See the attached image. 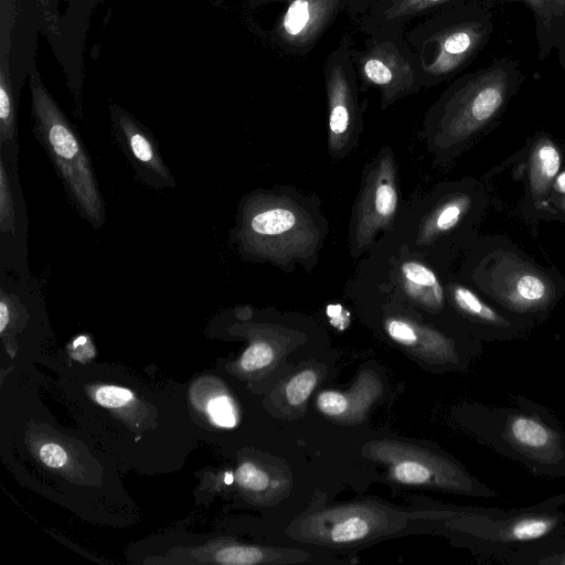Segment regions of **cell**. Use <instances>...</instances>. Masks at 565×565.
<instances>
[{
  "label": "cell",
  "mask_w": 565,
  "mask_h": 565,
  "mask_svg": "<svg viewBox=\"0 0 565 565\" xmlns=\"http://www.w3.org/2000/svg\"><path fill=\"white\" fill-rule=\"evenodd\" d=\"M231 237L244 258L288 268L296 263L311 267L324 233L320 217L299 200L255 191L238 204Z\"/></svg>",
  "instance_id": "1"
},
{
  "label": "cell",
  "mask_w": 565,
  "mask_h": 565,
  "mask_svg": "<svg viewBox=\"0 0 565 565\" xmlns=\"http://www.w3.org/2000/svg\"><path fill=\"white\" fill-rule=\"evenodd\" d=\"M471 430L480 443L546 479L565 477V429L555 414L524 395L504 406L478 404Z\"/></svg>",
  "instance_id": "2"
},
{
  "label": "cell",
  "mask_w": 565,
  "mask_h": 565,
  "mask_svg": "<svg viewBox=\"0 0 565 565\" xmlns=\"http://www.w3.org/2000/svg\"><path fill=\"white\" fill-rule=\"evenodd\" d=\"M30 87L33 134L79 216L100 228L106 222V205L87 149L36 74L31 76Z\"/></svg>",
  "instance_id": "3"
},
{
  "label": "cell",
  "mask_w": 565,
  "mask_h": 565,
  "mask_svg": "<svg viewBox=\"0 0 565 565\" xmlns=\"http://www.w3.org/2000/svg\"><path fill=\"white\" fill-rule=\"evenodd\" d=\"M255 26L274 51L307 56L344 10L342 0H250Z\"/></svg>",
  "instance_id": "4"
},
{
  "label": "cell",
  "mask_w": 565,
  "mask_h": 565,
  "mask_svg": "<svg viewBox=\"0 0 565 565\" xmlns=\"http://www.w3.org/2000/svg\"><path fill=\"white\" fill-rule=\"evenodd\" d=\"M362 49L351 47L361 93L375 88L382 109L422 90L416 62L405 29H383L367 34Z\"/></svg>",
  "instance_id": "5"
},
{
  "label": "cell",
  "mask_w": 565,
  "mask_h": 565,
  "mask_svg": "<svg viewBox=\"0 0 565 565\" xmlns=\"http://www.w3.org/2000/svg\"><path fill=\"white\" fill-rule=\"evenodd\" d=\"M467 520L480 551L503 563L520 550L565 536V511L559 508L481 509L468 512Z\"/></svg>",
  "instance_id": "6"
},
{
  "label": "cell",
  "mask_w": 565,
  "mask_h": 565,
  "mask_svg": "<svg viewBox=\"0 0 565 565\" xmlns=\"http://www.w3.org/2000/svg\"><path fill=\"white\" fill-rule=\"evenodd\" d=\"M363 452L373 460L386 463L393 480L403 484L427 486L478 498L498 495L447 455L395 440H374L363 448Z\"/></svg>",
  "instance_id": "7"
},
{
  "label": "cell",
  "mask_w": 565,
  "mask_h": 565,
  "mask_svg": "<svg viewBox=\"0 0 565 565\" xmlns=\"http://www.w3.org/2000/svg\"><path fill=\"white\" fill-rule=\"evenodd\" d=\"M322 75L328 105V152L334 160H342L358 146L366 107L347 41L329 53Z\"/></svg>",
  "instance_id": "8"
},
{
  "label": "cell",
  "mask_w": 565,
  "mask_h": 565,
  "mask_svg": "<svg viewBox=\"0 0 565 565\" xmlns=\"http://www.w3.org/2000/svg\"><path fill=\"white\" fill-rule=\"evenodd\" d=\"M404 524L401 513L386 507L355 503L310 512L296 520L289 532L302 542L342 546L392 533Z\"/></svg>",
  "instance_id": "9"
},
{
  "label": "cell",
  "mask_w": 565,
  "mask_h": 565,
  "mask_svg": "<svg viewBox=\"0 0 565 565\" xmlns=\"http://www.w3.org/2000/svg\"><path fill=\"white\" fill-rule=\"evenodd\" d=\"M398 200L394 154L384 147L366 166L353 205L349 246L354 258L366 252L379 232L392 226Z\"/></svg>",
  "instance_id": "10"
},
{
  "label": "cell",
  "mask_w": 565,
  "mask_h": 565,
  "mask_svg": "<svg viewBox=\"0 0 565 565\" xmlns=\"http://www.w3.org/2000/svg\"><path fill=\"white\" fill-rule=\"evenodd\" d=\"M109 114L114 138L137 179L156 190L175 188V179L151 131L118 105H110Z\"/></svg>",
  "instance_id": "11"
},
{
  "label": "cell",
  "mask_w": 565,
  "mask_h": 565,
  "mask_svg": "<svg viewBox=\"0 0 565 565\" xmlns=\"http://www.w3.org/2000/svg\"><path fill=\"white\" fill-rule=\"evenodd\" d=\"M384 329L394 342L429 363L458 367L471 359L470 352H462L454 339L412 318L387 317Z\"/></svg>",
  "instance_id": "12"
},
{
  "label": "cell",
  "mask_w": 565,
  "mask_h": 565,
  "mask_svg": "<svg viewBox=\"0 0 565 565\" xmlns=\"http://www.w3.org/2000/svg\"><path fill=\"white\" fill-rule=\"evenodd\" d=\"M396 280L403 294L423 309L436 313L444 308V288L438 276L425 263L416 259L402 262Z\"/></svg>",
  "instance_id": "13"
},
{
  "label": "cell",
  "mask_w": 565,
  "mask_h": 565,
  "mask_svg": "<svg viewBox=\"0 0 565 565\" xmlns=\"http://www.w3.org/2000/svg\"><path fill=\"white\" fill-rule=\"evenodd\" d=\"M451 297L460 312L484 329V338L507 340L521 332L520 323L500 315L467 287L455 285L451 287Z\"/></svg>",
  "instance_id": "14"
},
{
  "label": "cell",
  "mask_w": 565,
  "mask_h": 565,
  "mask_svg": "<svg viewBox=\"0 0 565 565\" xmlns=\"http://www.w3.org/2000/svg\"><path fill=\"white\" fill-rule=\"evenodd\" d=\"M19 178L18 160L0 152V231L2 237L15 238L18 235L19 213L24 210Z\"/></svg>",
  "instance_id": "15"
},
{
  "label": "cell",
  "mask_w": 565,
  "mask_h": 565,
  "mask_svg": "<svg viewBox=\"0 0 565 565\" xmlns=\"http://www.w3.org/2000/svg\"><path fill=\"white\" fill-rule=\"evenodd\" d=\"M0 75V152L18 159L17 93L9 73V64L2 55Z\"/></svg>",
  "instance_id": "16"
},
{
  "label": "cell",
  "mask_w": 565,
  "mask_h": 565,
  "mask_svg": "<svg viewBox=\"0 0 565 565\" xmlns=\"http://www.w3.org/2000/svg\"><path fill=\"white\" fill-rule=\"evenodd\" d=\"M470 200L466 195H455L433 209L423 218L418 235V244H428L438 236L452 230L462 218L469 206Z\"/></svg>",
  "instance_id": "17"
},
{
  "label": "cell",
  "mask_w": 565,
  "mask_h": 565,
  "mask_svg": "<svg viewBox=\"0 0 565 565\" xmlns=\"http://www.w3.org/2000/svg\"><path fill=\"white\" fill-rule=\"evenodd\" d=\"M561 166L558 150L550 141L540 143L531 159V185L536 194H543L556 177Z\"/></svg>",
  "instance_id": "18"
},
{
  "label": "cell",
  "mask_w": 565,
  "mask_h": 565,
  "mask_svg": "<svg viewBox=\"0 0 565 565\" xmlns=\"http://www.w3.org/2000/svg\"><path fill=\"white\" fill-rule=\"evenodd\" d=\"M513 565H565V536L516 552L508 561Z\"/></svg>",
  "instance_id": "19"
},
{
  "label": "cell",
  "mask_w": 565,
  "mask_h": 565,
  "mask_svg": "<svg viewBox=\"0 0 565 565\" xmlns=\"http://www.w3.org/2000/svg\"><path fill=\"white\" fill-rule=\"evenodd\" d=\"M514 287L515 291H513L511 297V303L516 310H535L547 301V286L536 275H522Z\"/></svg>",
  "instance_id": "20"
},
{
  "label": "cell",
  "mask_w": 565,
  "mask_h": 565,
  "mask_svg": "<svg viewBox=\"0 0 565 565\" xmlns=\"http://www.w3.org/2000/svg\"><path fill=\"white\" fill-rule=\"evenodd\" d=\"M276 359V350L266 340L254 341L243 353L239 364L244 371H257L269 366Z\"/></svg>",
  "instance_id": "21"
},
{
  "label": "cell",
  "mask_w": 565,
  "mask_h": 565,
  "mask_svg": "<svg viewBox=\"0 0 565 565\" xmlns=\"http://www.w3.org/2000/svg\"><path fill=\"white\" fill-rule=\"evenodd\" d=\"M317 374L312 370H305L289 380L285 393L287 402L291 406L303 404L317 384Z\"/></svg>",
  "instance_id": "22"
},
{
  "label": "cell",
  "mask_w": 565,
  "mask_h": 565,
  "mask_svg": "<svg viewBox=\"0 0 565 565\" xmlns=\"http://www.w3.org/2000/svg\"><path fill=\"white\" fill-rule=\"evenodd\" d=\"M238 484L253 492H263L270 487V476L263 468L245 461L236 470Z\"/></svg>",
  "instance_id": "23"
},
{
  "label": "cell",
  "mask_w": 565,
  "mask_h": 565,
  "mask_svg": "<svg viewBox=\"0 0 565 565\" xmlns=\"http://www.w3.org/2000/svg\"><path fill=\"white\" fill-rule=\"evenodd\" d=\"M207 413L211 420L217 426L232 428L237 423L234 404L226 395H220L211 399L207 404Z\"/></svg>",
  "instance_id": "24"
},
{
  "label": "cell",
  "mask_w": 565,
  "mask_h": 565,
  "mask_svg": "<svg viewBox=\"0 0 565 565\" xmlns=\"http://www.w3.org/2000/svg\"><path fill=\"white\" fill-rule=\"evenodd\" d=\"M321 413L331 417H340L350 409V397L337 391H323L317 398Z\"/></svg>",
  "instance_id": "25"
},
{
  "label": "cell",
  "mask_w": 565,
  "mask_h": 565,
  "mask_svg": "<svg viewBox=\"0 0 565 565\" xmlns=\"http://www.w3.org/2000/svg\"><path fill=\"white\" fill-rule=\"evenodd\" d=\"M134 394L128 388L118 386H102L95 391L94 398L102 406L118 408L128 404Z\"/></svg>",
  "instance_id": "26"
},
{
  "label": "cell",
  "mask_w": 565,
  "mask_h": 565,
  "mask_svg": "<svg viewBox=\"0 0 565 565\" xmlns=\"http://www.w3.org/2000/svg\"><path fill=\"white\" fill-rule=\"evenodd\" d=\"M41 460L49 467L60 468L63 467L67 461V455L65 450L57 444L47 443L40 449Z\"/></svg>",
  "instance_id": "27"
},
{
  "label": "cell",
  "mask_w": 565,
  "mask_h": 565,
  "mask_svg": "<svg viewBox=\"0 0 565 565\" xmlns=\"http://www.w3.org/2000/svg\"><path fill=\"white\" fill-rule=\"evenodd\" d=\"M344 10L353 17L363 15L371 7L374 0H342Z\"/></svg>",
  "instance_id": "28"
},
{
  "label": "cell",
  "mask_w": 565,
  "mask_h": 565,
  "mask_svg": "<svg viewBox=\"0 0 565 565\" xmlns=\"http://www.w3.org/2000/svg\"><path fill=\"white\" fill-rule=\"evenodd\" d=\"M565 504V493L556 494L553 497H550L535 505L537 508H546V509H555L559 508Z\"/></svg>",
  "instance_id": "29"
},
{
  "label": "cell",
  "mask_w": 565,
  "mask_h": 565,
  "mask_svg": "<svg viewBox=\"0 0 565 565\" xmlns=\"http://www.w3.org/2000/svg\"><path fill=\"white\" fill-rule=\"evenodd\" d=\"M556 185L559 192L565 193V172L558 175Z\"/></svg>",
  "instance_id": "30"
}]
</instances>
